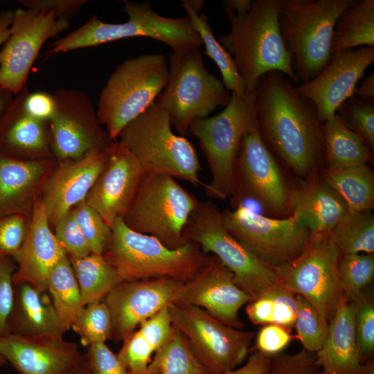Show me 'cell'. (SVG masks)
<instances>
[{
	"label": "cell",
	"instance_id": "1",
	"mask_svg": "<svg viewBox=\"0 0 374 374\" xmlns=\"http://www.w3.org/2000/svg\"><path fill=\"white\" fill-rule=\"evenodd\" d=\"M279 71L263 75L255 88L260 136L274 156L299 176L309 175L324 161V145L317 109Z\"/></svg>",
	"mask_w": 374,
	"mask_h": 374
},
{
	"label": "cell",
	"instance_id": "2",
	"mask_svg": "<svg viewBox=\"0 0 374 374\" xmlns=\"http://www.w3.org/2000/svg\"><path fill=\"white\" fill-rule=\"evenodd\" d=\"M280 0H254L243 16L224 9L230 31L217 37L232 57L247 91L270 71H279L300 84L292 68V56L283 42L278 24Z\"/></svg>",
	"mask_w": 374,
	"mask_h": 374
},
{
	"label": "cell",
	"instance_id": "3",
	"mask_svg": "<svg viewBox=\"0 0 374 374\" xmlns=\"http://www.w3.org/2000/svg\"><path fill=\"white\" fill-rule=\"evenodd\" d=\"M123 11L128 16L123 23H106L95 15L85 24L52 43L44 56L96 46L118 39L146 37L166 44L175 53H184L203 46L199 33L188 16L172 18L152 10L149 1H126Z\"/></svg>",
	"mask_w": 374,
	"mask_h": 374
},
{
	"label": "cell",
	"instance_id": "4",
	"mask_svg": "<svg viewBox=\"0 0 374 374\" xmlns=\"http://www.w3.org/2000/svg\"><path fill=\"white\" fill-rule=\"evenodd\" d=\"M111 230L103 255L123 281L169 278L186 283L211 256L193 241L177 249L168 248L156 238L132 230L122 217L115 220Z\"/></svg>",
	"mask_w": 374,
	"mask_h": 374
},
{
	"label": "cell",
	"instance_id": "5",
	"mask_svg": "<svg viewBox=\"0 0 374 374\" xmlns=\"http://www.w3.org/2000/svg\"><path fill=\"white\" fill-rule=\"evenodd\" d=\"M357 1L280 0V32L300 84L314 78L328 64L336 21Z\"/></svg>",
	"mask_w": 374,
	"mask_h": 374
},
{
	"label": "cell",
	"instance_id": "6",
	"mask_svg": "<svg viewBox=\"0 0 374 374\" xmlns=\"http://www.w3.org/2000/svg\"><path fill=\"white\" fill-rule=\"evenodd\" d=\"M256 125L255 90L243 95L231 93L222 112L190 123L188 134L197 139L211 174V181L203 186L208 197L226 199L232 196L240 142L244 134Z\"/></svg>",
	"mask_w": 374,
	"mask_h": 374
},
{
	"label": "cell",
	"instance_id": "7",
	"mask_svg": "<svg viewBox=\"0 0 374 374\" xmlns=\"http://www.w3.org/2000/svg\"><path fill=\"white\" fill-rule=\"evenodd\" d=\"M168 75L166 58L159 53L130 58L116 66L100 93L96 109L112 141L155 102Z\"/></svg>",
	"mask_w": 374,
	"mask_h": 374
},
{
	"label": "cell",
	"instance_id": "8",
	"mask_svg": "<svg viewBox=\"0 0 374 374\" xmlns=\"http://www.w3.org/2000/svg\"><path fill=\"white\" fill-rule=\"evenodd\" d=\"M171 127L168 113L154 103L122 130L118 142L136 157L145 173L166 174L196 187L204 186L195 148Z\"/></svg>",
	"mask_w": 374,
	"mask_h": 374
},
{
	"label": "cell",
	"instance_id": "9",
	"mask_svg": "<svg viewBox=\"0 0 374 374\" xmlns=\"http://www.w3.org/2000/svg\"><path fill=\"white\" fill-rule=\"evenodd\" d=\"M199 202L174 177L146 172L123 220L132 230L174 249L189 242L184 230Z\"/></svg>",
	"mask_w": 374,
	"mask_h": 374
},
{
	"label": "cell",
	"instance_id": "10",
	"mask_svg": "<svg viewBox=\"0 0 374 374\" xmlns=\"http://www.w3.org/2000/svg\"><path fill=\"white\" fill-rule=\"evenodd\" d=\"M168 60V80L154 103L168 113L171 125L184 136L194 120L226 107L231 95L222 80L206 69L199 49L172 52Z\"/></svg>",
	"mask_w": 374,
	"mask_h": 374
},
{
	"label": "cell",
	"instance_id": "11",
	"mask_svg": "<svg viewBox=\"0 0 374 374\" xmlns=\"http://www.w3.org/2000/svg\"><path fill=\"white\" fill-rule=\"evenodd\" d=\"M184 236L198 244L204 253L216 256L251 301L278 282L273 268L227 231L222 211L211 200H199L185 226Z\"/></svg>",
	"mask_w": 374,
	"mask_h": 374
},
{
	"label": "cell",
	"instance_id": "12",
	"mask_svg": "<svg viewBox=\"0 0 374 374\" xmlns=\"http://www.w3.org/2000/svg\"><path fill=\"white\" fill-rule=\"evenodd\" d=\"M340 257L331 231L310 233L299 256L273 269L279 282L308 301L328 324L343 294L339 278Z\"/></svg>",
	"mask_w": 374,
	"mask_h": 374
},
{
	"label": "cell",
	"instance_id": "13",
	"mask_svg": "<svg viewBox=\"0 0 374 374\" xmlns=\"http://www.w3.org/2000/svg\"><path fill=\"white\" fill-rule=\"evenodd\" d=\"M168 311L172 325L210 374L235 369L246 359L253 332L229 326L193 305L172 303Z\"/></svg>",
	"mask_w": 374,
	"mask_h": 374
},
{
	"label": "cell",
	"instance_id": "14",
	"mask_svg": "<svg viewBox=\"0 0 374 374\" xmlns=\"http://www.w3.org/2000/svg\"><path fill=\"white\" fill-rule=\"evenodd\" d=\"M234 207L250 199L272 217L283 218L291 213V190L276 158L261 139L258 124L243 135L233 169Z\"/></svg>",
	"mask_w": 374,
	"mask_h": 374
},
{
	"label": "cell",
	"instance_id": "15",
	"mask_svg": "<svg viewBox=\"0 0 374 374\" xmlns=\"http://www.w3.org/2000/svg\"><path fill=\"white\" fill-rule=\"evenodd\" d=\"M227 231L271 268L296 258L306 246L310 232L293 213L283 218L264 216L240 204L222 211Z\"/></svg>",
	"mask_w": 374,
	"mask_h": 374
},
{
	"label": "cell",
	"instance_id": "16",
	"mask_svg": "<svg viewBox=\"0 0 374 374\" xmlns=\"http://www.w3.org/2000/svg\"><path fill=\"white\" fill-rule=\"evenodd\" d=\"M69 27L67 19L51 12L15 10L10 36L0 51V88L19 93L43 44Z\"/></svg>",
	"mask_w": 374,
	"mask_h": 374
},
{
	"label": "cell",
	"instance_id": "17",
	"mask_svg": "<svg viewBox=\"0 0 374 374\" xmlns=\"http://www.w3.org/2000/svg\"><path fill=\"white\" fill-rule=\"evenodd\" d=\"M55 112L48 121L54 154L79 160L93 150H106L113 143L100 127L96 111L83 92L60 89L53 94Z\"/></svg>",
	"mask_w": 374,
	"mask_h": 374
},
{
	"label": "cell",
	"instance_id": "18",
	"mask_svg": "<svg viewBox=\"0 0 374 374\" xmlns=\"http://www.w3.org/2000/svg\"><path fill=\"white\" fill-rule=\"evenodd\" d=\"M184 282L169 278L123 281L105 296L112 321L111 337H129L141 323L175 303Z\"/></svg>",
	"mask_w": 374,
	"mask_h": 374
},
{
	"label": "cell",
	"instance_id": "19",
	"mask_svg": "<svg viewBox=\"0 0 374 374\" xmlns=\"http://www.w3.org/2000/svg\"><path fill=\"white\" fill-rule=\"evenodd\" d=\"M251 301L236 284L233 273L211 255L195 276L184 283L175 303L199 307L224 324L242 329L244 323L239 311Z\"/></svg>",
	"mask_w": 374,
	"mask_h": 374
},
{
	"label": "cell",
	"instance_id": "20",
	"mask_svg": "<svg viewBox=\"0 0 374 374\" xmlns=\"http://www.w3.org/2000/svg\"><path fill=\"white\" fill-rule=\"evenodd\" d=\"M374 61V47H359L332 55L328 64L310 81L296 85V91L314 105L319 121L332 118L339 107L354 96L358 81Z\"/></svg>",
	"mask_w": 374,
	"mask_h": 374
},
{
	"label": "cell",
	"instance_id": "21",
	"mask_svg": "<svg viewBox=\"0 0 374 374\" xmlns=\"http://www.w3.org/2000/svg\"><path fill=\"white\" fill-rule=\"evenodd\" d=\"M106 151L107 165L84 202L111 226L125 214L145 172L136 157L118 141Z\"/></svg>",
	"mask_w": 374,
	"mask_h": 374
},
{
	"label": "cell",
	"instance_id": "22",
	"mask_svg": "<svg viewBox=\"0 0 374 374\" xmlns=\"http://www.w3.org/2000/svg\"><path fill=\"white\" fill-rule=\"evenodd\" d=\"M0 353L19 374H74L84 361L77 344L62 336L0 337Z\"/></svg>",
	"mask_w": 374,
	"mask_h": 374
},
{
	"label": "cell",
	"instance_id": "23",
	"mask_svg": "<svg viewBox=\"0 0 374 374\" xmlns=\"http://www.w3.org/2000/svg\"><path fill=\"white\" fill-rule=\"evenodd\" d=\"M107 162L106 150H93L60 167L48 180L44 201L48 222L56 224L84 202Z\"/></svg>",
	"mask_w": 374,
	"mask_h": 374
},
{
	"label": "cell",
	"instance_id": "24",
	"mask_svg": "<svg viewBox=\"0 0 374 374\" xmlns=\"http://www.w3.org/2000/svg\"><path fill=\"white\" fill-rule=\"evenodd\" d=\"M315 356L321 374H374L373 359L366 360L357 344L354 303L344 293Z\"/></svg>",
	"mask_w": 374,
	"mask_h": 374
},
{
	"label": "cell",
	"instance_id": "25",
	"mask_svg": "<svg viewBox=\"0 0 374 374\" xmlns=\"http://www.w3.org/2000/svg\"><path fill=\"white\" fill-rule=\"evenodd\" d=\"M48 223L43 202L37 203L24 242L13 256L19 265L13 282L28 283L42 292L47 290L51 270L66 255Z\"/></svg>",
	"mask_w": 374,
	"mask_h": 374
},
{
	"label": "cell",
	"instance_id": "26",
	"mask_svg": "<svg viewBox=\"0 0 374 374\" xmlns=\"http://www.w3.org/2000/svg\"><path fill=\"white\" fill-rule=\"evenodd\" d=\"M290 209L310 233L331 231L348 212L342 199L314 172L291 190Z\"/></svg>",
	"mask_w": 374,
	"mask_h": 374
},
{
	"label": "cell",
	"instance_id": "27",
	"mask_svg": "<svg viewBox=\"0 0 374 374\" xmlns=\"http://www.w3.org/2000/svg\"><path fill=\"white\" fill-rule=\"evenodd\" d=\"M19 285L10 321V333L26 336L59 335L65 332L49 298L24 283Z\"/></svg>",
	"mask_w": 374,
	"mask_h": 374
},
{
	"label": "cell",
	"instance_id": "28",
	"mask_svg": "<svg viewBox=\"0 0 374 374\" xmlns=\"http://www.w3.org/2000/svg\"><path fill=\"white\" fill-rule=\"evenodd\" d=\"M27 92L26 84L0 116V150L38 152L46 148V122L31 117L24 109Z\"/></svg>",
	"mask_w": 374,
	"mask_h": 374
},
{
	"label": "cell",
	"instance_id": "29",
	"mask_svg": "<svg viewBox=\"0 0 374 374\" xmlns=\"http://www.w3.org/2000/svg\"><path fill=\"white\" fill-rule=\"evenodd\" d=\"M321 131L327 169L367 164L371 160L373 152L337 114L322 123Z\"/></svg>",
	"mask_w": 374,
	"mask_h": 374
},
{
	"label": "cell",
	"instance_id": "30",
	"mask_svg": "<svg viewBox=\"0 0 374 374\" xmlns=\"http://www.w3.org/2000/svg\"><path fill=\"white\" fill-rule=\"evenodd\" d=\"M319 176L342 199L348 211L373 208L374 174L367 164L337 170L325 168Z\"/></svg>",
	"mask_w": 374,
	"mask_h": 374
},
{
	"label": "cell",
	"instance_id": "31",
	"mask_svg": "<svg viewBox=\"0 0 374 374\" xmlns=\"http://www.w3.org/2000/svg\"><path fill=\"white\" fill-rule=\"evenodd\" d=\"M374 47V1L357 0L337 19L331 43L332 55L356 47Z\"/></svg>",
	"mask_w": 374,
	"mask_h": 374
},
{
	"label": "cell",
	"instance_id": "32",
	"mask_svg": "<svg viewBox=\"0 0 374 374\" xmlns=\"http://www.w3.org/2000/svg\"><path fill=\"white\" fill-rule=\"evenodd\" d=\"M71 264L78 283L82 305L101 301L123 282L103 254L71 257Z\"/></svg>",
	"mask_w": 374,
	"mask_h": 374
},
{
	"label": "cell",
	"instance_id": "33",
	"mask_svg": "<svg viewBox=\"0 0 374 374\" xmlns=\"http://www.w3.org/2000/svg\"><path fill=\"white\" fill-rule=\"evenodd\" d=\"M44 171L41 162L19 160L0 152V213L12 210Z\"/></svg>",
	"mask_w": 374,
	"mask_h": 374
},
{
	"label": "cell",
	"instance_id": "34",
	"mask_svg": "<svg viewBox=\"0 0 374 374\" xmlns=\"http://www.w3.org/2000/svg\"><path fill=\"white\" fill-rule=\"evenodd\" d=\"M47 290L65 332L84 308L78 281L71 264L62 256L51 270L47 280Z\"/></svg>",
	"mask_w": 374,
	"mask_h": 374
},
{
	"label": "cell",
	"instance_id": "35",
	"mask_svg": "<svg viewBox=\"0 0 374 374\" xmlns=\"http://www.w3.org/2000/svg\"><path fill=\"white\" fill-rule=\"evenodd\" d=\"M181 6L193 28L199 33L205 46V54L217 66L226 89L238 95L245 93L247 91L244 80L231 55L215 37L208 17L205 14L199 15L195 12L186 0L181 1Z\"/></svg>",
	"mask_w": 374,
	"mask_h": 374
},
{
	"label": "cell",
	"instance_id": "36",
	"mask_svg": "<svg viewBox=\"0 0 374 374\" xmlns=\"http://www.w3.org/2000/svg\"><path fill=\"white\" fill-rule=\"evenodd\" d=\"M341 255L374 253V216L371 211H348L331 231Z\"/></svg>",
	"mask_w": 374,
	"mask_h": 374
},
{
	"label": "cell",
	"instance_id": "37",
	"mask_svg": "<svg viewBox=\"0 0 374 374\" xmlns=\"http://www.w3.org/2000/svg\"><path fill=\"white\" fill-rule=\"evenodd\" d=\"M162 374H210L198 361L188 341L172 325L168 340L153 358Z\"/></svg>",
	"mask_w": 374,
	"mask_h": 374
},
{
	"label": "cell",
	"instance_id": "38",
	"mask_svg": "<svg viewBox=\"0 0 374 374\" xmlns=\"http://www.w3.org/2000/svg\"><path fill=\"white\" fill-rule=\"evenodd\" d=\"M339 278L344 294L348 301H353L373 280V253L341 255Z\"/></svg>",
	"mask_w": 374,
	"mask_h": 374
},
{
	"label": "cell",
	"instance_id": "39",
	"mask_svg": "<svg viewBox=\"0 0 374 374\" xmlns=\"http://www.w3.org/2000/svg\"><path fill=\"white\" fill-rule=\"evenodd\" d=\"M71 328L79 335L84 347L105 343L112 334L110 310L104 301L89 303L77 314Z\"/></svg>",
	"mask_w": 374,
	"mask_h": 374
},
{
	"label": "cell",
	"instance_id": "40",
	"mask_svg": "<svg viewBox=\"0 0 374 374\" xmlns=\"http://www.w3.org/2000/svg\"><path fill=\"white\" fill-rule=\"evenodd\" d=\"M336 114L346 125L357 133L373 152L374 100L353 96L339 107Z\"/></svg>",
	"mask_w": 374,
	"mask_h": 374
},
{
	"label": "cell",
	"instance_id": "41",
	"mask_svg": "<svg viewBox=\"0 0 374 374\" xmlns=\"http://www.w3.org/2000/svg\"><path fill=\"white\" fill-rule=\"evenodd\" d=\"M294 328L303 348L315 353L325 341L328 324L321 319L314 308L308 301L299 296V310Z\"/></svg>",
	"mask_w": 374,
	"mask_h": 374
},
{
	"label": "cell",
	"instance_id": "42",
	"mask_svg": "<svg viewBox=\"0 0 374 374\" xmlns=\"http://www.w3.org/2000/svg\"><path fill=\"white\" fill-rule=\"evenodd\" d=\"M71 211L91 253L103 254L111 236V226L84 201Z\"/></svg>",
	"mask_w": 374,
	"mask_h": 374
},
{
	"label": "cell",
	"instance_id": "43",
	"mask_svg": "<svg viewBox=\"0 0 374 374\" xmlns=\"http://www.w3.org/2000/svg\"><path fill=\"white\" fill-rule=\"evenodd\" d=\"M355 305V331L357 344L366 359H373L374 352V301L365 291L352 301Z\"/></svg>",
	"mask_w": 374,
	"mask_h": 374
},
{
	"label": "cell",
	"instance_id": "44",
	"mask_svg": "<svg viewBox=\"0 0 374 374\" xmlns=\"http://www.w3.org/2000/svg\"><path fill=\"white\" fill-rule=\"evenodd\" d=\"M266 374H321L315 353L301 348L295 353H279L271 357Z\"/></svg>",
	"mask_w": 374,
	"mask_h": 374
},
{
	"label": "cell",
	"instance_id": "45",
	"mask_svg": "<svg viewBox=\"0 0 374 374\" xmlns=\"http://www.w3.org/2000/svg\"><path fill=\"white\" fill-rule=\"evenodd\" d=\"M153 353L155 351L151 345L136 330L123 341L117 355L130 374H143L152 361Z\"/></svg>",
	"mask_w": 374,
	"mask_h": 374
},
{
	"label": "cell",
	"instance_id": "46",
	"mask_svg": "<svg viewBox=\"0 0 374 374\" xmlns=\"http://www.w3.org/2000/svg\"><path fill=\"white\" fill-rule=\"evenodd\" d=\"M274 308L273 323L288 330L294 327L299 305V296L278 282L267 290Z\"/></svg>",
	"mask_w": 374,
	"mask_h": 374
},
{
	"label": "cell",
	"instance_id": "47",
	"mask_svg": "<svg viewBox=\"0 0 374 374\" xmlns=\"http://www.w3.org/2000/svg\"><path fill=\"white\" fill-rule=\"evenodd\" d=\"M13 271L10 260L0 256V337L10 333V321L15 302Z\"/></svg>",
	"mask_w": 374,
	"mask_h": 374
},
{
	"label": "cell",
	"instance_id": "48",
	"mask_svg": "<svg viewBox=\"0 0 374 374\" xmlns=\"http://www.w3.org/2000/svg\"><path fill=\"white\" fill-rule=\"evenodd\" d=\"M55 225V236L57 240L64 250L71 254V257L82 258L91 253L71 211Z\"/></svg>",
	"mask_w": 374,
	"mask_h": 374
},
{
	"label": "cell",
	"instance_id": "49",
	"mask_svg": "<svg viewBox=\"0 0 374 374\" xmlns=\"http://www.w3.org/2000/svg\"><path fill=\"white\" fill-rule=\"evenodd\" d=\"M84 360L90 374H130L118 355L105 343L89 346Z\"/></svg>",
	"mask_w": 374,
	"mask_h": 374
},
{
	"label": "cell",
	"instance_id": "50",
	"mask_svg": "<svg viewBox=\"0 0 374 374\" xmlns=\"http://www.w3.org/2000/svg\"><path fill=\"white\" fill-rule=\"evenodd\" d=\"M26 235L23 218L17 215L0 219V256H14L22 246Z\"/></svg>",
	"mask_w": 374,
	"mask_h": 374
},
{
	"label": "cell",
	"instance_id": "51",
	"mask_svg": "<svg viewBox=\"0 0 374 374\" xmlns=\"http://www.w3.org/2000/svg\"><path fill=\"white\" fill-rule=\"evenodd\" d=\"M172 329V323L166 307L141 323L137 330L156 351L168 340Z\"/></svg>",
	"mask_w": 374,
	"mask_h": 374
},
{
	"label": "cell",
	"instance_id": "52",
	"mask_svg": "<svg viewBox=\"0 0 374 374\" xmlns=\"http://www.w3.org/2000/svg\"><path fill=\"white\" fill-rule=\"evenodd\" d=\"M290 332L276 324L265 325L257 335L255 350L270 357L281 353L292 338Z\"/></svg>",
	"mask_w": 374,
	"mask_h": 374
},
{
	"label": "cell",
	"instance_id": "53",
	"mask_svg": "<svg viewBox=\"0 0 374 374\" xmlns=\"http://www.w3.org/2000/svg\"><path fill=\"white\" fill-rule=\"evenodd\" d=\"M24 8L52 13L60 19H69L87 2L86 0H20Z\"/></svg>",
	"mask_w": 374,
	"mask_h": 374
},
{
	"label": "cell",
	"instance_id": "54",
	"mask_svg": "<svg viewBox=\"0 0 374 374\" xmlns=\"http://www.w3.org/2000/svg\"><path fill=\"white\" fill-rule=\"evenodd\" d=\"M24 107L26 112L31 117L48 122L55 112V103L53 95L42 91L29 93L25 95Z\"/></svg>",
	"mask_w": 374,
	"mask_h": 374
},
{
	"label": "cell",
	"instance_id": "55",
	"mask_svg": "<svg viewBox=\"0 0 374 374\" xmlns=\"http://www.w3.org/2000/svg\"><path fill=\"white\" fill-rule=\"evenodd\" d=\"M245 310L252 323L262 326L273 323V303L267 290L248 303Z\"/></svg>",
	"mask_w": 374,
	"mask_h": 374
},
{
	"label": "cell",
	"instance_id": "56",
	"mask_svg": "<svg viewBox=\"0 0 374 374\" xmlns=\"http://www.w3.org/2000/svg\"><path fill=\"white\" fill-rule=\"evenodd\" d=\"M270 360V356L254 350L243 366L223 374H266Z\"/></svg>",
	"mask_w": 374,
	"mask_h": 374
},
{
	"label": "cell",
	"instance_id": "57",
	"mask_svg": "<svg viewBox=\"0 0 374 374\" xmlns=\"http://www.w3.org/2000/svg\"><path fill=\"white\" fill-rule=\"evenodd\" d=\"M354 96L363 99L374 100V73L372 72L359 85H357Z\"/></svg>",
	"mask_w": 374,
	"mask_h": 374
},
{
	"label": "cell",
	"instance_id": "58",
	"mask_svg": "<svg viewBox=\"0 0 374 374\" xmlns=\"http://www.w3.org/2000/svg\"><path fill=\"white\" fill-rule=\"evenodd\" d=\"M251 0H225L223 2L224 9L233 12L237 16L246 15L251 9Z\"/></svg>",
	"mask_w": 374,
	"mask_h": 374
},
{
	"label": "cell",
	"instance_id": "59",
	"mask_svg": "<svg viewBox=\"0 0 374 374\" xmlns=\"http://www.w3.org/2000/svg\"><path fill=\"white\" fill-rule=\"evenodd\" d=\"M14 11L4 10L0 12V46L9 37Z\"/></svg>",
	"mask_w": 374,
	"mask_h": 374
},
{
	"label": "cell",
	"instance_id": "60",
	"mask_svg": "<svg viewBox=\"0 0 374 374\" xmlns=\"http://www.w3.org/2000/svg\"><path fill=\"white\" fill-rule=\"evenodd\" d=\"M14 96L9 91L0 88V116Z\"/></svg>",
	"mask_w": 374,
	"mask_h": 374
},
{
	"label": "cell",
	"instance_id": "61",
	"mask_svg": "<svg viewBox=\"0 0 374 374\" xmlns=\"http://www.w3.org/2000/svg\"><path fill=\"white\" fill-rule=\"evenodd\" d=\"M189 6L197 13L202 10L204 1L203 0H186Z\"/></svg>",
	"mask_w": 374,
	"mask_h": 374
},
{
	"label": "cell",
	"instance_id": "62",
	"mask_svg": "<svg viewBox=\"0 0 374 374\" xmlns=\"http://www.w3.org/2000/svg\"><path fill=\"white\" fill-rule=\"evenodd\" d=\"M143 374H162L157 362L153 359L150 363L147 371Z\"/></svg>",
	"mask_w": 374,
	"mask_h": 374
},
{
	"label": "cell",
	"instance_id": "63",
	"mask_svg": "<svg viewBox=\"0 0 374 374\" xmlns=\"http://www.w3.org/2000/svg\"><path fill=\"white\" fill-rule=\"evenodd\" d=\"M74 374H90L85 364L84 360Z\"/></svg>",
	"mask_w": 374,
	"mask_h": 374
},
{
	"label": "cell",
	"instance_id": "64",
	"mask_svg": "<svg viewBox=\"0 0 374 374\" xmlns=\"http://www.w3.org/2000/svg\"><path fill=\"white\" fill-rule=\"evenodd\" d=\"M6 363H7L6 360L4 359V357L0 353V366H3Z\"/></svg>",
	"mask_w": 374,
	"mask_h": 374
}]
</instances>
